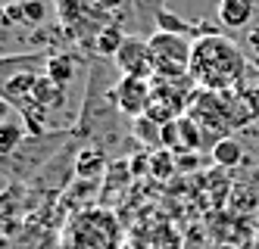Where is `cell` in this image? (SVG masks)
Instances as JSON below:
<instances>
[{
  "label": "cell",
  "instance_id": "1",
  "mask_svg": "<svg viewBox=\"0 0 259 249\" xmlns=\"http://www.w3.org/2000/svg\"><path fill=\"white\" fill-rule=\"evenodd\" d=\"M247 78V56L225 34H203L191 50V81L200 90L231 93L244 87Z\"/></svg>",
  "mask_w": 259,
  "mask_h": 249
},
{
  "label": "cell",
  "instance_id": "2",
  "mask_svg": "<svg viewBox=\"0 0 259 249\" xmlns=\"http://www.w3.org/2000/svg\"><path fill=\"white\" fill-rule=\"evenodd\" d=\"M53 4H57L60 31L72 44L84 47L88 53L94 50L97 37L116 22V16L109 10H103L97 0H53Z\"/></svg>",
  "mask_w": 259,
  "mask_h": 249
},
{
  "label": "cell",
  "instance_id": "3",
  "mask_svg": "<svg viewBox=\"0 0 259 249\" xmlns=\"http://www.w3.org/2000/svg\"><path fill=\"white\" fill-rule=\"evenodd\" d=\"M153 56V81H181L191 75V50L194 44L184 34L153 31L147 37Z\"/></svg>",
  "mask_w": 259,
  "mask_h": 249
},
{
  "label": "cell",
  "instance_id": "4",
  "mask_svg": "<svg viewBox=\"0 0 259 249\" xmlns=\"http://www.w3.org/2000/svg\"><path fill=\"white\" fill-rule=\"evenodd\" d=\"M119 227L106 209H91L72 221V246L75 249H116Z\"/></svg>",
  "mask_w": 259,
  "mask_h": 249
},
{
  "label": "cell",
  "instance_id": "5",
  "mask_svg": "<svg viewBox=\"0 0 259 249\" xmlns=\"http://www.w3.org/2000/svg\"><path fill=\"white\" fill-rule=\"evenodd\" d=\"M113 66L122 75H128V78H147V81H153V56H150V44H147V37L128 34L125 44L116 53Z\"/></svg>",
  "mask_w": 259,
  "mask_h": 249
},
{
  "label": "cell",
  "instance_id": "6",
  "mask_svg": "<svg viewBox=\"0 0 259 249\" xmlns=\"http://www.w3.org/2000/svg\"><path fill=\"white\" fill-rule=\"evenodd\" d=\"M113 97H116V109L122 112V116L141 119V116H147V109H150L153 81H147V78H128V75H122V78L116 81Z\"/></svg>",
  "mask_w": 259,
  "mask_h": 249
},
{
  "label": "cell",
  "instance_id": "7",
  "mask_svg": "<svg viewBox=\"0 0 259 249\" xmlns=\"http://www.w3.org/2000/svg\"><path fill=\"white\" fill-rule=\"evenodd\" d=\"M47 56L50 53H7V56H0V100H4V93L16 75L31 72V69L41 72L47 66Z\"/></svg>",
  "mask_w": 259,
  "mask_h": 249
},
{
  "label": "cell",
  "instance_id": "8",
  "mask_svg": "<svg viewBox=\"0 0 259 249\" xmlns=\"http://www.w3.org/2000/svg\"><path fill=\"white\" fill-rule=\"evenodd\" d=\"M106 168H109V159H106L103 146H97V143L81 146V150L75 153V162H72V171H75L81 181L103 178V175H106Z\"/></svg>",
  "mask_w": 259,
  "mask_h": 249
},
{
  "label": "cell",
  "instance_id": "9",
  "mask_svg": "<svg viewBox=\"0 0 259 249\" xmlns=\"http://www.w3.org/2000/svg\"><path fill=\"white\" fill-rule=\"evenodd\" d=\"M66 100H69L66 87H63V84H57L53 78H47V75H41L38 84H34V93H31V106H38V109H44V112H47V116H53L57 109H63V106H66Z\"/></svg>",
  "mask_w": 259,
  "mask_h": 249
},
{
  "label": "cell",
  "instance_id": "10",
  "mask_svg": "<svg viewBox=\"0 0 259 249\" xmlns=\"http://www.w3.org/2000/svg\"><path fill=\"white\" fill-rule=\"evenodd\" d=\"M253 13H256L253 0H219L215 7V16L225 28H250Z\"/></svg>",
  "mask_w": 259,
  "mask_h": 249
},
{
  "label": "cell",
  "instance_id": "11",
  "mask_svg": "<svg viewBox=\"0 0 259 249\" xmlns=\"http://www.w3.org/2000/svg\"><path fill=\"white\" fill-rule=\"evenodd\" d=\"M75 72H78V56H75V53L60 50V53H50V56H47L44 75H47V78H53L57 84H63V87H66L72 78H75Z\"/></svg>",
  "mask_w": 259,
  "mask_h": 249
},
{
  "label": "cell",
  "instance_id": "12",
  "mask_svg": "<svg viewBox=\"0 0 259 249\" xmlns=\"http://www.w3.org/2000/svg\"><path fill=\"white\" fill-rule=\"evenodd\" d=\"M25 122L22 119H4L0 122V156H13L25 143Z\"/></svg>",
  "mask_w": 259,
  "mask_h": 249
},
{
  "label": "cell",
  "instance_id": "13",
  "mask_svg": "<svg viewBox=\"0 0 259 249\" xmlns=\"http://www.w3.org/2000/svg\"><path fill=\"white\" fill-rule=\"evenodd\" d=\"M175 125H178V153H191L206 143V134H203V128L191 116H181Z\"/></svg>",
  "mask_w": 259,
  "mask_h": 249
},
{
  "label": "cell",
  "instance_id": "14",
  "mask_svg": "<svg viewBox=\"0 0 259 249\" xmlns=\"http://www.w3.org/2000/svg\"><path fill=\"white\" fill-rule=\"evenodd\" d=\"M209 153H212V162H215L219 168H234V165H240V159H244V146H240L234 137L215 140Z\"/></svg>",
  "mask_w": 259,
  "mask_h": 249
},
{
  "label": "cell",
  "instance_id": "15",
  "mask_svg": "<svg viewBox=\"0 0 259 249\" xmlns=\"http://www.w3.org/2000/svg\"><path fill=\"white\" fill-rule=\"evenodd\" d=\"M125 31L119 28V22H113L100 37H97V44H94V53L100 56V60H116V53H119V47L125 44Z\"/></svg>",
  "mask_w": 259,
  "mask_h": 249
},
{
  "label": "cell",
  "instance_id": "16",
  "mask_svg": "<svg viewBox=\"0 0 259 249\" xmlns=\"http://www.w3.org/2000/svg\"><path fill=\"white\" fill-rule=\"evenodd\" d=\"M19 4H22L25 25H28V28H41V25H44V19H47V13H50L47 0H19Z\"/></svg>",
  "mask_w": 259,
  "mask_h": 249
},
{
  "label": "cell",
  "instance_id": "17",
  "mask_svg": "<svg viewBox=\"0 0 259 249\" xmlns=\"http://www.w3.org/2000/svg\"><path fill=\"white\" fill-rule=\"evenodd\" d=\"M132 4H135V16L141 25H156V16L165 10L162 0H132Z\"/></svg>",
  "mask_w": 259,
  "mask_h": 249
},
{
  "label": "cell",
  "instance_id": "18",
  "mask_svg": "<svg viewBox=\"0 0 259 249\" xmlns=\"http://www.w3.org/2000/svg\"><path fill=\"white\" fill-rule=\"evenodd\" d=\"M135 134L141 140H147V143H162V125H156L153 119H147V116H141V119H135Z\"/></svg>",
  "mask_w": 259,
  "mask_h": 249
},
{
  "label": "cell",
  "instance_id": "19",
  "mask_svg": "<svg viewBox=\"0 0 259 249\" xmlns=\"http://www.w3.org/2000/svg\"><path fill=\"white\" fill-rule=\"evenodd\" d=\"M156 31H165V34H184V31H188V22H184V19H178L175 13L162 10V13L156 16Z\"/></svg>",
  "mask_w": 259,
  "mask_h": 249
},
{
  "label": "cell",
  "instance_id": "20",
  "mask_svg": "<svg viewBox=\"0 0 259 249\" xmlns=\"http://www.w3.org/2000/svg\"><path fill=\"white\" fill-rule=\"evenodd\" d=\"M237 97H240V103L247 106L250 119L259 122V84H244V87H237Z\"/></svg>",
  "mask_w": 259,
  "mask_h": 249
},
{
  "label": "cell",
  "instance_id": "21",
  "mask_svg": "<svg viewBox=\"0 0 259 249\" xmlns=\"http://www.w3.org/2000/svg\"><path fill=\"white\" fill-rule=\"evenodd\" d=\"M172 153L169 150H159L156 156H153V171H156V178H169V171H172Z\"/></svg>",
  "mask_w": 259,
  "mask_h": 249
},
{
  "label": "cell",
  "instance_id": "22",
  "mask_svg": "<svg viewBox=\"0 0 259 249\" xmlns=\"http://www.w3.org/2000/svg\"><path fill=\"white\" fill-rule=\"evenodd\" d=\"M247 47L259 53V25H250L247 28Z\"/></svg>",
  "mask_w": 259,
  "mask_h": 249
},
{
  "label": "cell",
  "instance_id": "23",
  "mask_svg": "<svg viewBox=\"0 0 259 249\" xmlns=\"http://www.w3.org/2000/svg\"><path fill=\"white\" fill-rule=\"evenodd\" d=\"M97 4H100L103 10H109V13H116L122 4H128V0H97Z\"/></svg>",
  "mask_w": 259,
  "mask_h": 249
}]
</instances>
